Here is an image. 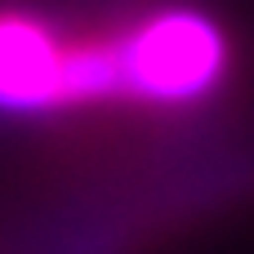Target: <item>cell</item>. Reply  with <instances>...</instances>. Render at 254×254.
I'll return each mask as SVG.
<instances>
[{
	"mask_svg": "<svg viewBox=\"0 0 254 254\" xmlns=\"http://www.w3.org/2000/svg\"><path fill=\"white\" fill-rule=\"evenodd\" d=\"M67 4L0 0V129L58 134L67 121Z\"/></svg>",
	"mask_w": 254,
	"mask_h": 254,
	"instance_id": "1",
	"label": "cell"
}]
</instances>
